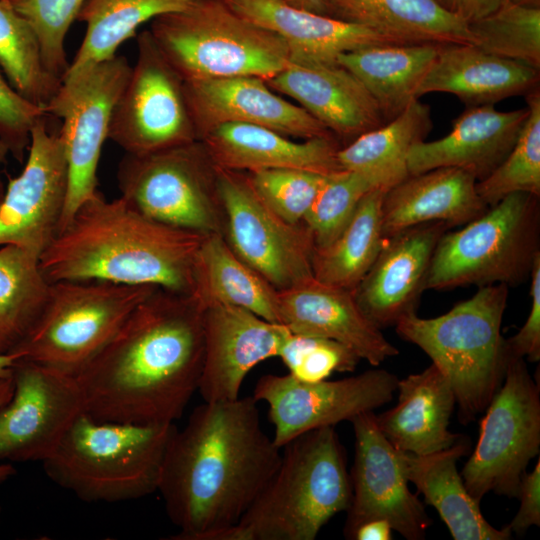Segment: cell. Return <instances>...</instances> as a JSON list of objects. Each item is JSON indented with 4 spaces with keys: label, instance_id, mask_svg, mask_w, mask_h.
I'll use <instances>...</instances> for the list:
<instances>
[{
    "label": "cell",
    "instance_id": "30bf717a",
    "mask_svg": "<svg viewBox=\"0 0 540 540\" xmlns=\"http://www.w3.org/2000/svg\"><path fill=\"white\" fill-rule=\"evenodd\" d=\"M122 197L161 223L203 235H223L215 171L196 141L145 155L125 153L116 172Z\"/></svg>",
    "mask_w": 540,
    "mask_h": 540
},
{
    "label": "cell",
    "instance_id": "8992f818",
    "mask_svg": "<svg viewBox=\"0 0 540 540\" xmlns=\"http://www.w3.org/2000/svg\"><path fill=\"white\" fill-rule=\"evenodd\" d=\"M507 298V285L481 286L440 316L414 313L395 325L398 336L421 348L449 380L462 424L486 409L503 382L511 359L501 334Z\"/></svg>",
    "mask_w": 540,
    "mask_h": 540
},
{
    "label": "cell",
    "instance_id": "2e32d148",
    "mask_svg": "<svg viewBox=\"0 0 540 540\" xmlns=\"http://www.w3.org/2000/svg\"><path fill=\"white\" fill-rule=\"evenodd\" d=\"M10 400L0 407V463L44 461L86 412L77 378L17 359Z\"/></svg>",
    "mask_w": 540,
    "mask_h": 540
},
{
    "label": "cell",
    "instance_id": "484cf974",
    "mask_svg": "<svg viewBox=\"0 0 540 540\" xmlns=\"http://www.w3.org/2000/svg\"><path fill=\"white\" fill-rule=\"evenodd\" d=\"M223 1L243 18L280 37L294 63L334 65L345 52L398 44L364 27L298 8L285 0Z\"/></svg>",
    "mask_w": 540,
    "mask_h": 540
},
{
    "label": "cell",
    "instance_id": "d590c367",
    "mask_svg": "<svg viewBox=\"0 0 540 540\" xmlns=\"http://www.w3.org/2000/svg\"><path fill=\"white\" fill-rule=\"evenodd\" d=\"M196 1L85 0L76 20L85 23L86 32L63 78L114 57L120 45L133 37L143 23L183 10Z\"/></svg>",
    "mask_w": 540,
    "mask_h": 540
},
{
    "label": "cell",
    "instance_id": "7bdbcfd3",
    "mask_svg": "<svg viewBox=\"0 0 540 540\" xmlns=\"http://www.w3.org/2000/svg\"><path fill=\"white\" fill-rule=\"evenodd\" d=\"M32 26L47 70L62 80L69 63L65 38L85 0H6Z\"/></svg>",
    "mask_w": 540,
    "mask_h": 540
},
{
    "label": "cell",
    "instance_id": "7402d4cb",
    "mask_svg": "<svg viewBox=\"0 0 540 540\" xmlns=\"http://www.w3.org/2000/svg\"><path fill=\"white\" fill-rule=\"evenodd\" d=\"M278 312L279 322L292 333L337 341L374 367L399 354L362 312L353 291L313 276L278 290Z\"/></svg>",
    "mask_w": 540,
    "mask_h": 540
},
{
    "label": "cell",
    "instance_id": "5bb4252c",
    "mask_svg": "<svg viewBox=\"0 0 540 540\" xmlns=\"http://www.w3.org/2000/svg\"><path fill=\"white\" fill-rule=\"evenodd\" d=\"M108 139L127 154L145 155L197 140L183 80L148 30L137 38V59L114 106Z\"/></svg>",
    "mask_w": 540,
    "mask_h": 540
},
{
    "label": "cell",
    "instance_id": "5b68a950",
    "mask_svg": "<svg viewBox=\"0 0 540 540\" xmlns=\"http://www.w3.org/2000/svg\"><path fill=\"white\" fill-rule=\"evenodd\" d=\"M174 423L101 421L86 412L44 461L46 475L87 502H120L158 489Z\"/></svg>",
    "mask_w": 540,
    "mask_h": 540
},
{
    "label": "cell",
    "instance_id": "d6a6232c",
    "mask_svg": "<svg viewBox=\"0 0 540 540\" xmlns=\"http://www.w3.org/2000/svg\"><path fill=\"white\" fill-rule=\"evenodd\" d=\"M432 127L430 107L416 99L391 121L340 148L339 165L343 170L362 175L374 188L386 192L410 176V150L425 140Z\"/></svg>",
    "mask_w": 540,
    "mask_h": 540
},
{
    "label": "cell",
    "instance_id": "277c9868",
    "mask_svg": "<svg viewBox=\"0 0 540 540\" xmlns=\"http://www.w3.org/2000/svg\"><path fill=\"white\" fill-rule=\"evenodd\" d=\"M281 449L276 471L237 524L241 540H314L349 508L350 474L334 426L303 433Z\"/></svg>",
    "mask_w": 540,
    "mask_h": 540
},
{
    "label": "cell",
    "instance_id": "52a82bcc",
    "mask_svg": "<svg viewBox=\"0 0 540 540\" xmlns=\"http://www.w3.org/2000/svg\"><path fill=\"white\" fill-rule=\"evenodd\" d=\"M148 31L183 81L238 76L266 80L292 63L280 37L243 18L223 0H198L160 15Z\"/></svg>",
    "mask_w": 540,
    "mask_h": 540
},
{
    "label": "cell",
    "instance_id": "4316f807",
    "mask_svg": "<svg viewBox=\"0 0 540 540\" xmlns=\"http://www.w3.org/2000/svg\"><path fill=\"white\" fill-rule=\"evenodd\" d=\"M539 87V70L490 54L476 45H439L423 79L418 98L428 93H449L466 107L495 105Z\"/></svg>",
    "mask_w": 540,
    "mask_h": 540
},
{
    "label": "cell",
    "instance_id": "836d02e7",
    "mask_svg": "<svg viewBox=\"0 0 540 540\" xmlns=\"http://www.w3.org/2000/svg\"><path fill=\"white\" fill-rule=\"evenodd\" d=\"M191 295L204 308L231 305L280 323L278 290L242 261L221 233L208 234L201 243L194 264Z\"/></svg>",
    "mask_w": 540,
    "mask_h": 540
},
{
    "label": "cell",
    "instance_id": "db71d44e",
    "mask_svg": "<svg viewBox=\"0 0 540 540\" xmlns=\"http://www.w3.org/2000/svg\"><path fill=\"white\" fill-rule=\"evenodd\" d=\"M507 1L514 4H518V5L540 8V0H507Z\"/></svg>",
    "mask_w": 540,
    "mask_h": 540
},
{
    "label": "cell",
    "instance_id": "f6af8a7d",
    "mask_svg": "<svg viewBox=\"0 0 540 540\" xmlns=\"http://www.w3.org/2000/svg\"><path fill=\"white\" fill-rule=\"evenodd\" d=\"M44 116V108L20 95L0 72V141L18 162H23L32 129Z\"/></svg>",
    "mask_w": 540,
    "mask_h": 540
},
{
    "label": "cell",
    "instance_id": "ba28073f",
    "mask_svg": "<svg viewBox=\"0 0 540 540\" xmlns=\"http://www.w3.org/2000/svg\"><path fill=\"white\" fill-rule=\"evenodd\" d=\"M510 194L457 231H446L434 251L427 289L524 283L540 256V202Z\"/></svg>",
    "mask_w": 540,
    "mask_h": 540
},
{
    "label": "cell",
    "instance_id": "7dc6e473",
    "mask_svg": "<svg viewBox=\"0 0 540 540\" xmlns=\"http://www.w3.org/2000/svg\"><path fill=\"white\" fill-rule=\"evenodd\" d=\"M516 497L520 500V507L506 525L511 533L523 535L531 526L540 525V460L531 472H524L521 477Z\"/></svg>",
    "mask_w": 540,
    "mask_h": 540
},
{
    "label": "cell",
    "instance_id": "4dcf8cb0",
    "mask_svg": "<svg viewBox=\"0 0 540 540\" xmlns=\"http://www.w3.org/2000/svg\"><path fill=\"white\" fill-rule=\"evenodd\" d=\"M469 445L460 439L454 445L426 455L404 452L405 473L446 524L454 540H508L507 526L496 528L483 516L457 470L458 460Z\"/></svg>",
    "mask_w": 540,
    "mask_h": 540
},
{
    "label": "cell",
    "instance_id": "44dd1931",
    "mask_svg": "<svg viewBox=\"0 0 540 540\" xmlns=\"http://www.w3.org/2000/svg\"><path fill=\"white\" fill-rule=\"evenodd\" d=\"M183 86L197 139L209 128L227 122L262 126L302 139L331 136L306 110L274 93L263 78L189 80Z\"/></svg>",
    "mask_w": 540,
    "mask_h": 540
},
{
    "label": "cell",
    "instance_id": "4fadbf2b",
    "mask_svg": "<svg viewBox=\"0 0 540 540\" xmlns=\"http://www.w3.org/2000/svg\"><path fill=\"white\" fill-rule=\"evenodd\" d=\"M223 236L234 253L275 289L313 276L309 228L282 219L258 196L247 175L214 166Z\"/></svg>",
    "mask_w": 540,
    "mask_h": 540
},
{
    "label": "cell",
    "instance_id": "d4e9b609",
    "mask_svg": "<svg viewBox=\"0 0 540 540\" xmlns=\"http://www.w3.org/2000/svg\"><path fill=\"white\" fill-rule=\"evenodd\" d=\"M199 138L213 166L226 170L293 168L326 175L343 170L337 159L340 148L331 136L296 142L262 126L227 122Z\"/></svg>",
    "mask_w": 540,
    "mask_h": 540
},
{
    "label": "cell",
    "instance_id": "b9f144b4",
    "mask_svg": "<svg viewBox=\"0 0 540 540\" xmlns=\"http://www.w3.org/2000/svg\"><path fill=\"white\" fill-rule=\"evenodd\" d=\"M328 175L302 169L278 168L248 172L247 177L255 192L270 209L285 221L299 224L303 223Z\"/></svg>",
    "mask_w": 540,
    "mask_h": 540
},
{
    "label": "cell",
    "instance_id": "7c38bea8",
    "mask_svg": "<svg viewBox=\"0 0 540 540\" xmlns=\"http://www.w3.org/2000/svg\"><path fill=\"white\" fill-rule=\"evenodd\" d=\"M126 57L93 64L66 78L44 107L46 115L61 118L58 135L68 164L69 185L61 230L82 203L97 190V169L108 139L114 106L129 78Z\"/></svg>",
    "mask_w": 540,
    "mask_h": 540
},
{
    "label": "cell",
    "instance_id": "816d5d0a",
    "mask_svg": "<svg viewBox=\"0 0 540 540\" xmlns=\"http://www.w3.org/2000/svg\"><path fill=\"white\" fill-rule=\"evenodd\" d=\"M289 4L322 14V0H285Z\"/></svg>",
    "mask_w": 540,
    "mask_h": 540
},
{
    "label": "cell",
    "instance_id": "cb8c5ba5",
    "mask_svg": "<svg viewBox=\"0 0 540 540\" xmlns=\"http://www.w3.org/2000/svg\"><path fill=\"white\" fill-rule=\"evenodd\" d=\"M265 81L273 90L298 102L331 133L351 141L384 124L368 91L339 64L292 62Z\"/></svg>",
    "mask_w": 540,
    "mask_h": 540
},
{
    "label": "cell",
    "instance_id": "e575fe53",
    "mask_svg": "<svg viewBox=\"0 0 540 540\" xmlns=\"http://www.w3.org/2000/svg\"><path fill=\"white\" fill-rule=\"evenodd\" d=\"M384 194L385 191L378 188L366 193L336 239L324 248L314 249L312 272L315 279L354 291L386 239L382 224Z\"/></svg>",
    "mask_w": 540,
    "mask_h": 540
},
{
    "label": "cell",
    "instance_id": "bcb514c9",
    "mask_svg": "<svg viewBox=\"0 0 540 540\" xmlns=\"http://www.w3.org/2000/svg\"><path fill=\"white\" fill-rule=\"evenodd\" d=\"M531 309L520 330L506 339L510 358H523L530 362L540 360V256L530 274Z\"/></svg>",
    "mask_w": 540,
    "mask_h": 540
},
{
    "label": "cell",
    "instance_id": "e0dca14e",
    "mask_svg": "<svg viewBox=\"0 0 540 540\" xmlns=\"http://www.w3.org/2000/svg\"><path fill=\"white\" fill-rule=\"evenodd\" d=\"M44 118L33 127L26 164L9 180L0 205V246L14 245L37 258L60 233L69 185L62 141Z\"/></svg>",
    "mask_w": 540,
    "mask_h": 540
},
{
    "label": "cell",
    "instance_id": "f35d334b",
    "mask_svg": "<svg viewBox=\"0 0 540 540\" xmlns=\"http://www.w3.org/2000/svg\"><path fill=\"white\" fill-rule=\"evenodd\" d=\"M525 98L529 113L512 149L488 176L476 182V191L487 207L513 193L540 196L539 87Z\"/></svg>",
    "mask_w": 540,
    "mask_h": 540
},
{
    "label": "cell",
    "instance_id": "9c48e42d",
    "mask_svg": "<svg viewBox=\"0 0 540 540\" xmlns=\"http://www.w3.org/2000/svg\"><path fill=\"white\" fill-rule=\"evenodd\" d=\"M156 288L103 280L52 282L40 318L12 354L76 376Z\"/></svg>",
    "mask_w": 540,
    "mask_h": 540
},
{
    "label": "cell",
    "instance_id": "603a6c76",
    "mask_svg": "<svg viewBox=\"0 0 540 540\" xmlns=\"http://www.w3.org/2000/svg\"><path fill=\"white\" fill-rule=\"evenodd\" d=\"M494 106L466 107L446 136L414 145L408 156L409 174L457 167L477 181L488 176L512 149L529 113L527 106L507 112Z\"/></svg>",
    "mask_w": 540,
    "mask_h": 540
},
{
    "label": "cell",
    "instance_id": "ee69618b",
    "mask_svg": "<svg viewBox=\"0 0 540 540\" xmlns=\"http://www.w3.org/2000/svg\"><path fill=\"white\" fill-rule=\"evenodd\" d=\"M278 357L295 379L314 383L352 372L361 359L347 346L323 337L290 333Z\"/></svg>",
    "mask_w": 540,
    "mask_h": 540
},
{
    "label": "cell",
    "instance_id": "3957f363",
    "mask_svg": "<svg viewBox=\"0 0 540 540\" xmlns=\"http://www.w3.org/2000/svg\"><path fill=\"white\" fill-rule=\"evenodd\" d=\"M205 236L161 223L122 197L107 200L97 191L42 253L39 266L49 283L103 280L191 295Z\"/></svg>",
    "mask_w": 540,
    "mask_h": 540
},
{
    "label": "cell",
    "instance_id": "6f0895ef",
    "mask_svg": "<svg viewBox=\"0 0 540 540\" xmlns=\"http://www.w3.org/2000/svg\"><path fill=\"white\" fill-rule=\"evenodd\" d=\"M1 1V0H0Z\"/></svg>",
    "mask_w": 540,
    "mask_h": 540
},
{
    "label": "cell",
    "instance_id": "8fae6325",
    "mask_svg": "<svg viewBox=\"0 0 540 540\" xmlns=\"http://www.w3.org/2000/svg\"><path fill=\"white\" fill-rule=\"evenodd\" d=\"M484 411L476 446L460 473L479 503L489 492L516 497L527 465L539 455V385L525 359L509 360L503 382Z\"/></svg>",
    "mask_w": 540,
    "mask_h": 540
},
{
    "label": "cell",
    "instance_id": "9f6ffc18",
    "mask_svg": "<svg viewBox=\"0 0 540 540\" xmlns=\"http://www.w3.org/2000/svg\"><path fill=\"white\" fill-rule=\"evenodd\" d=\"M5 191H6V184L1 176V173H0V205L2 203V200L4 198V195H5Z\"/></svg>",
    "mask_w": 540,
    "mask_h": 540
},
{
    "label": "cell",
    "instance_id": "1f68e13d",
    "mask_svg": "<svg viewBox=\"0 0 540 540\" xmlns=\"http://www.w3.org/2000/svg\"><path fill=\"white\" fill-rule=\"evenodd\" d=\"M439 45L378 44L342 53L337 63L351 72L375 101L384 123L418 98Z\"/></svg>",
    "mask_w": 540,
    "mask_h": 540
},
{
    "label": "cell",
    "instance_id": "ac0fdd59",
    "mask_svg": "<svg viewBox=\"0 0 540 540\" xmlns=\"http://www.w3.org/2000/svg\"><path fill=\"white\" fill-rule=\"evenodd\" d=\"M350 422L355 436V456L345 537L349 538L363 522L383 519L404 538L423 539L431 519L408 487L404 452L384 437L373 411L359 414Z\"/></svg>",
    "mask_w": 540,
    "mask_h": 540
},
{
    "label": "cell",
    "instance_id": "681fc988",
    "mask_svg": "<svg viewBox=\"0 0 540 540\" xmlns=\"http://www.w3.org/2000/svg\"><path fill=\"white\" fill-rule=\"evenodd\" d=\"M392 527L383 519H373L358 525L348 539L355 540H391Z\"/></svg>",
    "mask_w": 540,
    "mask_h": 540
},
{
    "label": "cell",
    "instance_id": "9a60e30c",
    "mask_svg": "<svg viewBox=\"0 0 540 540\" xmlns=\"http://www.w3.org/2000/svg\"><path fill=\"white\" fill-rule=\"evenodd\" d=\"M396 375L384 369L314 383L290 374H266L256 382L252 397L268 405L274 426L273 441L279 447L308 431L335 426L342 421L389 403L397 388Z\"/></svg>",
    "mask_w": 540,
    "mask_h": 540
},
{
    "label": "cell",
    "instance_id": "d6986e66",
    "mask_svg": "<svg viewBox=\"0 0 540 540\" xmlns=\"http://www.w3.org/2000/svg\"><path fill=\"white\" fill-rule=\"evenodd\" d=\"M291 331L236 306L214 304L204 311V361L198 392L206 402L239 398L248 373L278 357Z\"/></svg>",
    "mask_w": 540,
    "mask_h": 540
},
{
    "label": "cell",
    "instance_id": "f5cc1de1",
    "mask_svg": "<svg viewBox=\"0 0 540 540\" xmlns=\"http://www.w3.org/2000/svg\"><path fill=\"white\" fill-rule=\"evenodd\" d=\"M17 360L14 354L0 355V378L12 376V367Z\"/></svg>",
    "mask_w": 540,
    "mask_h": 540
},
{
    "label": "cell",
    "instance_id": "11a10c76",
    "mask_svg": "<svg viewBox=\"0 0 540 540\" xmlns=\"http://www.w3.org/2000/svg\"><path fill=\"white\" fill-rule=\"evenodd\" d=\"M7 148L5 145L0 141V165L6 163L7 155H8Z\"/></svg>",
    "mask_w": 540,
    "mask_h": 540
},
{
    "label": "cell",
    "instance_id": "ffe728a7",
    "mask_svg": "<svg viewBox=\"0 0 540 540\" xmlns=\"http://www.w3.org/2000/svg\"><path fill=\"white\" fill-rule=\"evenodd\" d=\"M451 229L441 221L418 224L387 237L374 263L354 289L365 316L379 329L416 313L436 246Z\"/></svg>",
    "mask_w": 540,
    "mask_h": 540
},
{
    "label": "cell",
    "instance_id": "83f0119b",
    "mask_svg": "<svg viewBox=\"0 0 540 540\" xmlns=\"http://www.w3.org/2000/svg\"><path fill=\"white\" fill-rule=\"evenodd\" d=\"M396 405L375 415L378 428L398 450L426 455L454 445L461 436L449 430L456 398L449 380L433 363L397 382Z\"/></svg>",
    "mask_w": 540,
    "mask_h": 540
},
{
    "label": "cell",
    "instance_id": "f1b7e54d",
    "mask_svg": "<svg viewBox=\"0 0 540 540\" xmlns=\"http://www.w3.org/2000/svg\"><path fill=\"white\" fill-rule=\"evenodd\" d=\"M476 182L472 173L457 167L410 175L384 194L385 238L422 223L441 221L452 228L476 219L488 208L476 191Z\"/></svg>",
    "mask_w": 540,
    "mask_h": 540
},
{
    "label": "cell",
    "instance_id": "c3c4849f",
    "mask_svg": "<svg viewBox=\"0 0 540 540\" xmlns=\"http://www.w3.org/2000/svg\"><path fill=\"white\" fill-rule=\"evenodd\" d=\"M448 13L467 24L495 11L503 0H434Z\"/></svg>",
    "mask_w": 540,
    "mask_h": 540
},
{
    "label": "cell",
    "instance_id": "f907efd6",
    "mask_svg": "<svg viewBox=\"0 0 540 540\" xmlns=\"http://www.w3.org/2000/svg\"><path fill=\"white\" fill-rule=\"evenodd\" d=\"M14 389V381L12 376L0 378V407L7 403ZM16 473V469L9 463H0V485L7 481Z\"/></svg>",
    "mask_w": 540,
    "mask_h": 540
},
{
    "label": "cell",
    "instance_id": "ab89813d",
    "mask_svg": "<svg viewBox=\"0 0 540 540\" xmlns=\"http://www.w3.org/2000/svg\"><path fill=\"white\" fill-rule=\"evenodd\" d=\"M468 27L473 45L540 69V8L503 0L495 11Z\"/></svg>",
    "mask_w": 540,
    "mask_h": 540
},
{
    "label": "cell",
    "instance_id": "7a4b0ae2",
    "mask_svg": "<svg viewBox=\"0 0 540 540\" xmlns=\"http://www.w3.org/2000/svg\"><path fill=\"white\" fill-rule=\"evenodd\" d=\"M205 308L157 287L75 376L86 413L101 421L174 423L198 391Z\"/></svg>",
    "mask_w": 540,
    "mask_h": 540
},
{
    "label": "cell",
    "instance_id": "6da1fadb",
    "mask_svg": "<svg viewBox=\"0 0 540 540\" xmlns=\"http://www.w3.org/2000/svg\"><path fill=\"white\" fill-rule=\"evenodd\" d=\"M279 448L252 396L206 402L172 435L157 491L172 540H236L237 525L276 471Z\"/></svg>",
    "mask_w": 540,
    "mask_h": 540
},
{
    "label": "cell",
    "instance_id": "74e56055",
    "mask_svg": "<svg viewBox=\"0 0 540 540\" xmlns=\"http://www.w3.org/2000/svg\"><path fill=\"white\" fill-rule=\"evenodd\" d=\"M0 67L20 95L43 108L61 85L44 64L34 29L6 0L0 1Z\"/></svg>",
    "mask_w": 540,
    "mask_h": 540
},
{
    "label": "cell",
    "instance_id": "f546056e",
    "mask_svg": "<svg viewBox=\"0 0 540 540\" xmlns=\"http://www.w3.org/2000/svg\"><path fill=\"white\" fill-rule=\"evenodd\" d=\"M322 14L398 44H473L468 24L434 0H322Z\"/></svg>",
    "mask_w": 540,
    "mask_h": 540
},
{
    "label": "cell",
    "instance_id": "8d00e7d4",
    "mask_svg": "<svg viewBox=\"0 0 540 540\" xmlns=\"http://www.w3.org/2000/svg\"><path fill=\"white\" fill-rule=\"evenodd\" d=\"M49 288L39 258L14 245L0 247V355L12 354L30 334Z\"/></svg>",
    "mask_w": 540,
    "mask_h": 540
},
{
    "label": "cell",
    "instance_id": "60d3db41",
    "mask_svg": "<svg viewBox=\"0 0 540 540\" xmlns=\"http://www.w3.org/2000/svg\"><path fill=\"white\" fill-rule=\"evenodd\" d=\"M372 189L362 175L353 171L340 170L327 176L303 221L312 234L315 249L336 239L361 199Z\"/></svg>",
    "mask_w": 540,
    "mask_h": 540
}]
</instances>
